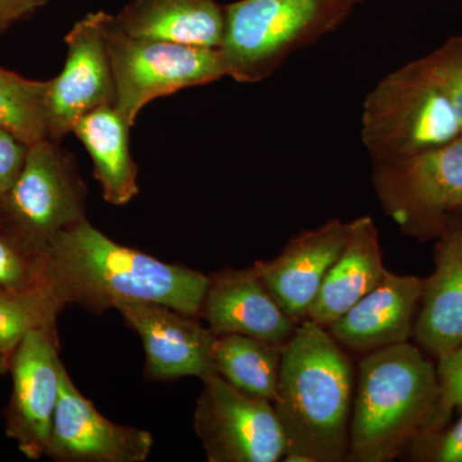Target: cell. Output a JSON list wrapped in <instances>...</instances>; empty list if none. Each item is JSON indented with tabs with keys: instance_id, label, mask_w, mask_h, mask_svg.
I'll return each instance as SVG.
<instances>
[{
	"instance_id": "obj_1",
	"label": "cell",
	"mask_w": 462,
	"mask_h": 462,
	"mask_svg": "<svg viewBox=\"0 0 462 462\" xmlns=\"http://www.w3.org/2000/svg\"><path fill=\"white\" fill-rule=\"evenodd\" d=\"M41 258L42 285L58 305H79L97 315L125 300H143L199 318L211 281L118 245L87 217L58 233Z\"/></svg>"
},
{
	"instance_id": "obj_2",
	"label": "cell",
	"mask_w": 462,
	"mask_h": 462,
	"mask_svg": "<svg viewBox=\"0 0 462 462\" xmlns=\"http://www.w3.org/2000/svg\"><path fill=\"white\" fill-rule=\"evenodd\" d=\"M355 373L327 328L298 324L282 346L273 400L288 462H342L348 455Z\"/></svg>"
},
{
	"instance_id": "obj_3",
	"label": "cell",
	"mask_w": 462,
	"mask_h": 462,
	"mask_svg": "<svg viewBox=\"0 0 462 462\" xmlns=\"http://www.w3.org/2000/svg\"><path fill=\"white\" fill-rule=\"evenodd\" d=\"M437 366L410 342L364 356L349 421L354 462H391L436 428Z\"/></svg>"
},
{
	"instance_id": "obj_4",
	"label": "cell",
	"mask_w": 462,
	"mask_h": 462,
	"mask_svg": "<svg viewBox=\"0 0 462 462\" xmlns=\"http://www.w3.org/2000/svg\"><path fill=\"white\" fill-rule=\"evenodd\" d=\"M363 0H239L225 7L220 47L225 74L238 83L270 78L297 51L314 44Z\"/></svg>"
},
{
	"instance_id": "obj_5",
	"label": "cell",
	"mask_w": 462,
	"mask_h": 462,
	"mask_svg": "<svg viewBox=\"0 0 462 462\" xmlns=\"http://www.w3.org/2000/svg\"><path fill=\"white\" fill-rule=\"evenodd\" d=\"M361 125V138L373 161L413 156L462 135L451 103L419 60L374 87L365 99Z\"/></svg>"
},
{
	"instance_id": "obj_6",
	"label": "cell",
	"mask_w": 462,
	"mask_h": 462,
	"mask_svg": "<svg viewBox=\"0 0 462 462\" xmlns=\"http://www.w3.org/2000/svg\"><path fill=\"white\" fill-rule=\"evenodd\" d=\"M87 193L71 153L51 139L35 143L0 199V234L41 256L58 233L87 217Z\"/></svg>"
},
{
	"instance_id": "obj_7",
	"label": "cell",
	"mask_w": 462,
	"mask_h": 462,
	"mask_svg": "<svg viewBox=\"0 0 462 462\" xmlns=\"http://www.w3.org/2000/svg\"><path fill=\"white\" fill-rule=\"evenodd\" d=\"M373 162L385 214L422 242L439 238L462 209V135L413 156Z\"/></svg>"
},
{
	"instance_id": "obj_8",
	"label": "cell",
	"mask_w": 462,
	"mask_h": 462,
	"mask_svg": "<svg viewBox=\"0 0 462 462\" xmlns=\"http://www.w3.org/2000/svg\"><path fill=\"white\" fill-rule=\"evenodd\" d=\"M107 48L115 81V106L132 127L152 100L214 83L226 76L220 51L132 38L117 29L112 14L107 25Z\"/></svg>"
},
{
	"instance_id": "obj_9",
	"label": "cell",
	"mask_w": 462,
	"mask_h": 462,
	"mask_svg": "<svg viewBox=\"0 0 462 462\" xmlns=\"http://www.w3.org/2000/svg\"><path fill=\"white\" fill-rule=\"evenodd\" d=\"M194 430L209 462H276L285 438L272 401L249 396L217 374L202 379Z\"/></svg>"
},
{
	"instance_id": "obj_10",
	"label": "cell",
	"mask_w": 462,
	"mask_h": 462,
	"mask_svg": "<svg viewBox=\"0 0 462 462\" xmlns=\"http://www.w3.org/2000/svg\"><path fill=\"white\" fill-rule=\"evenodd\" d=\"M57 327L30 331L9 361L11 400L5 410V433L30 460L47 456L51 424L65 369Z\"/></svg>"
},
{
	"instance_id": "obj_11",
	"label": "cell",
	"mask_w": 462,
	"mask_h": 462,
	"mask_svg": "<svg viewBox=\"0 0 462 462\" xmlns=\"http://www.w3.org/2000/svg\"><path fill=\"white\" fill-rule=\"evenodd\" d=\"M111 14L93 12L67 33L62 71L48 81V138L60 143L93 109L116 105L114 75L107 48Z\"/></svg>"
},
{
	"instance_id": "obj_12",
	"label": "cell",
	"mask_w": 462,
	"mask_h": 462,
	"mask_svg": "<svg viewBox=\"0 0 462 462\" xmlns=\"http://www.w3.org/2000/svg\"><path fill=\"white\" fill-rule=\"evenodd\" d=\"M153 443L149 431L106 419L63 369L45 457L58 462H144Z\"/></svg>"
},
{
	"instance_id": "obj_13",
	"label": "cell",
	"mask_w": 462,
	"mask_h": 462,
	"mask_svg": "<svg viewBox=\"0 0 462 462\" xmlns=\"http://www.w3.org/2000/svg\"><path fill=\"white\" fill-rule=\"evenodd\" d=\"M115 310L141 336L148 379H205L216 374L212 360L215 334L197 316L143 300H125Z\"/></svg>"
},
{
	"instance_id": "obj_14",
	"label": "cell",
	"mask_w": 462,
	"mask_h": 462,
	"mask_svg": "<svg viewBox=\"0 0 462 462\" xmlns=\"http://www.w3.org/2000/svg\"><path fill=\"white\" fill-rule=\"evenodd\" d=\"M349 223L330 220L302 230L278 257L256 261L254 270L279 306L294 321L306 320L325 275L345 248Z\"/></svg>"
},
{
	"instance_id": "obj_15",
	"label": "cell",
	"mask_w": 462,
	"mask_h": 462,
	"mask_svg": "<svg viewBox=\"0 0 462 462\" xmlns=\"http://www.w3.org/2000/svg\"><path fill=\"white\" fill-rule=\"evenodd\" d=\"M209 278L199 318L215 336L240 334L284 346L296 333L300 322L279 306L254 267H226Z\"/></svg>"
},
{
	"instance_id": "obj_16",
	"label": "cell",
	"mask_w": 462,
	"mask_h": 462,
	"mask_svg": "<svg viewBox=\"0 0 462 462\" xmlns=\"http://www.w3.org/2000/svg\"><path fill=\"white\" fill-rule=\"evenodd\" d=\"M424 279L385 272L382 281L327 329L340 345L361 354L409 342Z\"/></svg>"
},
{
	"instance_id": "obj_17",
	"label": "cell",
	"mask_w": 462,
	"mask_h": 462,
	"mask_svg": "<svg viewBox=\"0 0 462 462\" xmlns=\"http://www.w3.org/2000/svg\"><path fill=\"white\" fill-rule=\"evenodd\" d=\"M437 240L413 337L438 360L462 342V225L452 221Z\"/></svg>"
},
{
	"instance_id": "obj_18",
	"label": "cell",
	"mask_w": 462,
	"mask_h": 462,
	"mask_svg": "<svg viewBox=\"0 0 462 462\" xmlns=\"http://www.w3.org/2000/svg\"><path fill=\"white\" fill-rule=\"evenodd\" d=\"M385 272L372 216L351 221L345 248L325 275L306 320L330 327L375 288Z\"/></svg>"
},
{
	"instance_id": "obj_19",
	"label": "cell",
	"mask_w": 462,
	"mask_h": 462,
	"mask_svg": "<svg viewBox=\"0 0 462 462\" xmlns=\"http://www.w3.org/2000/svg\"><path fill=\"white\" fill-rule=\"evenodd\" d=\"M114 23L132 38L220 50L225 7L216 0H132Z\"/></svg>"
},
{
	"instance_id": "obj_20",
	"label": "cell",
	"mask_w": 462,
	"mask_h": 462,
	"mask_svg": "<svg viewBox=\"0 0 462 462\" xmlns=\"http://www.w3.org/2000/svg\"><path fill=\"white\" fill-rule=\"evenodd\" d=\"M130 129L117 107L107 105L88 112L72 130L93 161L94 178L109 205H127L139 193L138 166L129 149Z\"/></svg>"
},
{
	"instance_id": "obj_21",
	"label": "cell",
	"mask_w": 462,
	"mask_h": 462,
	"mask_svg": "<svg viewBox=\"0 0 462 462\" xmlns=\"http://www.w3.org/2000/svg\"><path fill=\"white\" fill-rule=\"evenodd\" d=\"M282 346L240 334L215 336V373L249 396L273 402L278 393Z\"/></svg>"
},
{
	"instance_id": "obj_22",
	"label": "cell",
	"mask_w": 462,
	"mask_h": 462,
	"mask_svg": "<svg viewBox=\"0 0 462 462\" xmlns=\"http://www.w3.org/2000/svg\"><path fill=\"white\" fill-rule=\"evenodd\" d=\"M48 81L0 66V129L30 147L48 138Z\"/></svg>"
},
{
	"instance_id": "obj_23",
	"label": "cell",
	"mask_w": 462,
	"mask_h": 462,
	"mask_svg": "<svg viewBox=\"0 0 462 462\" xmlns=\"http://www.w3.org/2000/svg\"><path fill=\"white\" fill-rule=\"evenodd\" d=\"M62 311L45 289L0 288V355L11 358L27 333L57 327Z\"/></svg>"
},
{
	"instance_id": "obj_24",
	"label": "cell",
	"mask_w": 462,
	"mask_h": 462,
	"mask_svg": "<svg viewBox=\"0 0 462 462\" xmlns=\"http://www.w3.org/2000/svg\"><path fill=\"white\" fill-rule=\"evenodd\" d=\"M422 69L451 103L462 127V35L449 38L428 56Z\"/></svg>"
},
{
	"instance_id": "obj_25",
	"label": "cell",
	"mask_w": 462,
	"mask_h": 462,
	"mask_svg": "<svg viewBox=\"0 0 462 462\" xmlns=\"http://www.w3.org/2000/svg\"><path fill=\"white\" fill-rule=\"evenodd\" d=\"M0 288H44L42 278V258L29 254L16 242L0 234ZM47 291V289H45Z\"/></svg>"
},
{
	"instance_id": "obj_26",
	"label": "cell",
	"mask_w": 462,
	"mask_h": 462,
	"mask_svg": "<svg viewBox=\"0 0 462 462\" xmlns=\"http://www.w3.org/2000/svg\"><path fill=\"white\" fill-rule=\"evenodd\" d=\"M402 457L416 462H462V415L454 424L418 438Z\"/></svg>"
},
{
	"instance_id": "obj_27",
	"label": "cell",
	"mask_w": 462,
	"mask_h": 462,
	"mask_svg": "<svg viewBox=\"0 0 462 462\" xmlns=\"http://www.w3.org/2000/svg\"><path fill=\"white\" fill-rule=\"evenodd\" d=\"M437 375L440 398L433 430L445 427L451 420L452 413L456 410H462V342L451 352L438 358Z\"/></svg>"
},
{
	"instance_id": "obj_28",
	"label": "cell",
	"mask_w": 462,
	"mask_h": 462,
	"mask_svg": "<svg viewBox=\"0 0 462 462\" xmlns=\"http://www.w3.org/2000/svg\"><path fill=\"white\" fill-rule=\"evenodd\" d=\"M29 147L11 134L0 129V199L8 193L17 180Z\"/></svg>"
},
{
	"instance_id": "obj_29",
	"label": "cell",
	"mask_w": 462,
	"mask_h": 462,
	"mask_svg": "<svg viewBox=\"0 0 462 462\" xmlns=\"http://www.w3.org/2000/svg\"><path fill=\"white\" fill-rule=\"evenodd\" d=\"M45 3L47 0H0V30L32 16Z\"/></svg>"
},
{
	"instance_id": "obj_30",
	"label": "cell",
	"mask_w": 462,
	"mask_h": 462,
	"mask_svg": "<svg viewBox=\"0 0 462 462\" xmlns=\"http://www.w3.org/2000/svg\"><path fill=\"white\" fill-rule=\"evenodd\" d=\"M9 361H11V358L0 355V376L9 372Z\"/></svg>"
},
{
	"instance_id": "obj_31",
	"label": "cell",
	"mask_w": 462,
	"mask_h": 462,
	"mask_svg": "<svg viewBox=\"0 0 462 462\" xmlns=\"http://www.w3.org/2000/svg\"><path fill=\"white\" fill-rule=\"evenodd\" d=\"M454 221H456V223H458V224L462 225V209H461L460 212H458L457 216H456Z\"/></svg>"
}]
</instances>
